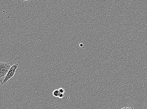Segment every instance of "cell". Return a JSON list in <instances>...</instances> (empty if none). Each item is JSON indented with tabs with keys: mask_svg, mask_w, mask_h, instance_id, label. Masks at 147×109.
I'll return each instance as SVG.
<instances>
[{
	"mask_svg": "<svg viewBox=\"0 0 147 109\" xmlns=\"http://www.w3.org/2000/svg\"><path fill=\"white\" fill-rule=\"evenodd\" d=\"M0 78L4 77L6 75L11 67L8 62H1L0 63Z\"/></svg>",
	"mask_w": 147,
	"mask_h": 109,
	"instance_id": "obj_1",
	"label": "cell"
},
{
	"mask_svg": "<svg viewBox=\"0 0 147 109\" xmlns=\"http://www.w3.org/2000/svg\"><path fill=\"white\" fill-rule=\"evenodd\" d=\"M19 66V64L16 63L11 66L8 72L5 76L4 81H3V84H5L7 81L11 79L14 76L16 70Z\"/></svg>",
	"mask_w": 147,
	"mask_h": 109,
	"instance_id": "obj_2",
	"label": "cell"
},
{
	"mask_svg": "<svg viewBox=\"0 0 147 109\" xmlns=\"http://www.w3.org/2000/svg\"><path fill=\"white\" fill-rule=\"evenodd\" d=\"M60 93L59 90L56 89L53 91V95L54 97H58Z\"/></svg>",
	"mask_w": 147,
	"mask_h": 109,
	"instance_id": "obj_3",
	"label": "cell"
},
{
	"mask_svg": "<svg viewBox=\"0 0 147 109\" xmlns=\"http://www.w3.org/2000/svg\"><path fill=\"white\" fill-rule=\"evenodd\" d=\"M58 90H59L60 93L64 94V93H65V92L64 88L62 87L59 88V89Z\"/></svg>",
	"mask_w": 147,
	"mask_h": 109,
	"instance_id": "obj_4",
	"label": "cell"
},
{
	"mask_svg": "<svg viewBox=\"0 0 147 109\" xmlns=\"http://www.w3.org/2000/svg\"><path fill=\"white\" fill-rule=\"evenodd\" d=\"M64 97V94L60 93L58 97L60 99H62Z\"/></svg>",
	"mask_w": 147,
	"mask_h": 109,
	"instance_id": "obj_5",
	"label": "cell"
},
{
	"mask_svg": "<svg viewBox=\"0 0 147 109\" xmlns=\"http://www.w3.org/2000/svg\"><path fill=\"white\" fill-rule=\"evenodd\" d=\"M126 109H134L133 108H132L131 107H127L126 108Z\"/></svg>",
	"mask_w": 147,
	"mask_h": 109,
	"instance_id": "obj_6",
	"label": "cell"
},
{
	"mask_svg": "<svg viewBox=\"0 0 147 109\" xmlns=\"http://www.w3.org/2000/svg\"><path fill=\"white\" fill-rule=\"evenodd\" d=\"M126 107H125L124 108H123L121 109H126Z\"/></svg>",
	"mask_w": 147,
	"mask_h": 109,
	"instance_id": "obj_7",
	"label": "cell"
},
{
	"mask_svg": "<svg viewBox=\"0 0 147 109\" xmlns=\"http://www.w3.org/2000/svg\"><path fill=\"white\" fill-rule=\"evenodd\" d=\"M22 1L26 2H28V1Z\"/></svg>",
	"mask_w": 147,
	"mask_h": 109,
	"instance_id": "obj_8",
	"label": "cell"
}]
</instances>
